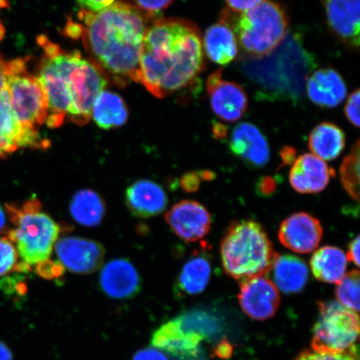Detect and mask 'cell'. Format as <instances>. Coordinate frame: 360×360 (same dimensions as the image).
<instances>
[{"instance_id": "60d3db41", "label": "cell", "mask_w": 360, "mask_h": 360, "mask_svg": "<svg viewBox=\"0 0 360 360\" xmlns=\"http://www.w3.org/2000/svg\"><path fill=\"white\" fill-rule=\"evenodd\" d=\"M8 61L0 56V92L7 88L8 75Z\"/></svg>"}, {"instance_id": "f35d334b", "label": "cell", "mask_w": 360, "mask_h": 360, "mask_svg": "<svg viewBox=\"0 0 360 360\" xmlns=\"http://www.w3.org/2000/svg\"><path fill=\"white\" fill-rule=\"evenodd\" d=\"M181 186L188 192L195 191L200 186V176L197 174H187L181 179Z\"/></svg>"}, {"instance_id": "6da1fadb", "label": "cell", "mask_w": 360, "mask_h": 360, "mask_svg": "<svg viewBox=\"0 0 360 360\" xmlns=\"http://www.w3.org/2000/svg\"><path fill=\"white\" fill-rule=\"evenodd\" d=\"M204 66L202 35L193 22L162 19L147 27L137 82L153 96L164 98L188 87Z\"/></svg>"}, {"instance_id": "2e32d148", "label": "cell", "mask_w": 360, "mask_h": 360, "mask_svg": "<svg viewBox=\"0 0 360 360\" xmlns=\"http://www.w3.org/2000/svg\"><path fill=\"white\" fill-rule=\"evenodd\" d=\"M100 281L102 290L115 300L133 298L141 288L137 269L123 259L110 261L103 268Z\"/></svg>"}, {"instance_id": "3957f363", "label": "cell", "mask_w": 360, "mask_h": 360, "mask_svg": "<svg viewBox=\"0 0 360 360\" xmlns=\"http://www.w3.org/2000/svg\"><path fill=\"white\" fill-rule=\"evenodd\" d=\"M44 56L39 68L40 80L49 96L69 109V119L86 124L96 97L107 84L106 75L78 51L66 52L41 35L38 40Z\"/></svg>"}, {"instance_id": "b9f144b4", "label": "cell", "mask_w": 360, "mask_h": 360, "mask_svg": "<svg viewBox=\"0 0 360 360\" xmlns=\"http://www.w3.org/2000/svg\"><path fill=\"white\" fill-rule=\"evenodd\" d=\"M259 188L261 193L269 195V193H273L276 188V183L271 178H264L261 180Z\"/></svg>"}, {"instance_id": "7402d4cb", "label": "cell", "mask_w": 360, "mask_h": 360, "mask_svg": "<svg viewBox=\"0 0 360 360\" xmlns=\"http://www.w3.org/2000/svg\"><path fill=\"white\" fill-rule=\"evenodd\" d=\"M202 48L211 61L220 65L232 62L238 53L235 33L228 25L219 21L206 30Z\"/></svg>"}, {"instance_id": "8992f818", "label": "cell", "mask_w": 360, "mask_h": 360, "mask_svg": "<svg viewBox=\"0 0 360 360\" xmlns=\"http://www.w3.org/2000/svg\"><path fill=\"white\" fill-rule=\"evenodd\" d=\"M6 207L15 226L8 232L7 237L15 246L22 262L30 266L48 260L60 235V225L40 212L38 200L27 201L20 208L10 205Z\"/></svg>"}, {"instance_id": "603a6c76", "label": "cell", "mask_w": 360, "mask_h": 360, "mask_svg": "<svg viewBox=\"0 0 360 360\" xmlns=\"http://www.w3.org/2000/svg\"><path fill=\"white\" fill-rule=\"evenodd\" d=\"M272 269L276 286L285 294L302 291L308 282L307 265L296 256L278 255Z\"/></svg>"}, {"instance_id": "9c48e42d", "label": "cell", "mask_w": 360, "mask_h": 360, "mask_svg": "<svg viewBox=\"0 0 360 360\" xmlns=\"http://www.w3.org/2000/svg\"><path fill=\"white\" fill-rule=\"evenodd\" d=\"M56 253L63 266L75 274L97 271L105 259V249L96 241L79 237H65L56 243Z\"/></svg>"}, {"instance_id": "7c38bea8", "label": "cell", "mask_w": 360, "mask_h": 360, "mask_svg": "<svg viewBox=\"0 0 360 360\" xmlns=\"http://www.w3.org/2000/svg\"><path fill=\"white\" fill-rule=\"evenodd\" d=\"M211 109L224 121L235 122L240 120L248 109L245 90L236 83L224 81L222 70L211 75L207 80Z\"/></svg>"}, {"instance_id": "e0dca14e", "label": "cell", "mask_w": 360, "mask_h": 360, "mask_svg": "<svg viewBox=\"0 0 360 360\" xmlns=\"http://www.w3.org/2000/svg\"><path fill=\"white\" fill-rule=\"evenodd\" d=\"M199 335L184 330L174 319L162 325L153 334L151 344L174 356L182 359H195L200 353L202 342Z\"/></svg>"}, {"instance_id": "d6a6232c", "label": "cell", "mask_w": 360, "mask_h": 360, "mask_svg": "<svg viewBox=\"0 0 360 360\" xmlns=\"http://www.w3.org/2000/svg\"><path fill=\"white\" fill-rule=\"evenodd\" d=\"M359 89L351 94L346 103L345 112L351 124L355 127H359Z\"/></svg>"}, {"instance_id": "d4e9b609", "label": "cell", "mask_w": 360, "mask_h": 360, "mask_svg": "<svg viewBox=\"0 0 360 360\" xmlns=\"http://www.w3.org/2000/svg\"><path fill=\"white\" fill-rule=\"evenodd\" d=\"M309 147L319 159L335 160L345 147V133L335 124H319L309 134Z\"/></svg>"}, {"instance_id": "d6986e66", "label": "cell", "mask_w": 360, "mask_h": 360, "mask_svg": "<svg viewBox=\"0 0 360 360\" xmlns=\"http://www.w3.org/2000/svg\"><path fill=\"white\" fill-rule=\"evenodd\" d=\"M335 171L325 160L313 154H304L295 160L290 170V181L300 193H316L325 190Z\"/></svg>"}, {"instance_id": "f1b7e54d", "label": "cell", "mask_w": 360, "mask_h": 360, "mask_svg": "<svg viewBox=\"0 0 360 360\" xmlns=\"http://www.w3.org/2000/svg\"><path fill=\"white\" fill-rule=\"evenodd\" d=\"M342 184L354 200H359V141L345 157L340 167Z\"/></svg>"}, {"instance_id": "7bdbcfd3", "label": "cell", "mask_w": 360, "mask_h": 360, "mask_svg": "<svg viewBox=\"0 0 360 360\" xmlns=\"http://www.w3.org/2000/svg\"><path fill=\"white\" fill-rule=\"evenodd\" d=\"M0 360H13L12 351L1 340H0Z\"/></svg>"}, {"instance_id": "cb8c5ba5", "label": "cell", "mask_w": 360, "mask_h": 360, "mask_svg": "<svg viewBox=\"0 0 360 360\" xmlns=\"http://www.w3.org/2000/svg\"><path fill=\"white\" fill-rule=\"evenodd\" d=\"M347 264L348 259L344 251L334 246L321 248L310 259V268L315 278L328 283H339L343 280Z\"/></svg>"}, {"instance_id": "4dcf8cb0", "label": "cell", "mask_w": 360, "mask_h": 360, "mask_svg": "<svg viewBox=\"0 0 360 360\" xmlns=\"http://www.w3.org/2000/svg\"><path fill=\"white\" fill-rule=\"evenodd\" d=\"M18 252L10 238L0 237V277L15 271L18 264Z\"/></svg>"}, {"instance_id": "277c9868", "label": "cell", "mask_w": 360, "mask_h": 360, "mask_svg": "<svg viewBox=\"0 0 360 360\" xmlns=\"http://www.w3.org/2000/svg\"><path fill=\"white\" fill-rule=\"evenodd\" d=\"M220 253L225 273L242 281L265 276L278 256L264 228L250 220L233 223L228 228Z\"/></svg>"}, {"instance_id": "ba28073f", "label": "cell", "mask_w": 360, "mask_h": 360, "mask_svg": "<svg viewBox=\"0 0 360 360\" xmlns=\"http://www.w3.org/2000/svg\"><path fill=\"white\" fill-rule=\"evenodd\" d=\"M319 315L314 328L312 349L342 353L354 347L359 334L357 313L338 301L319 304Z\"/></svg>"}, {"instance_id": "ab89813d", "label": "cell", "mask_w": 360, "mask_h": 360, "mask_svg": "<svg viewBox=\"0 0 360 360\" xmlns=\"http://www.w3.org/2000/svg\"><path fill=\"white\" fill-rule=\"evenodd\" d=\"M359 236H357L349 245V250L347 253V259L352 261L357 267L359 266Z\"/></svg>"}, {"instance_id": "4fadbf2b", "label": "cell", "mask_w": 360, "mask_h": 360, "mask_svg": "<svg viewBox=\"0 0 360 360\" xmlns=\"http://www.w3.org/2000/svg\"><path fill=\"white\" fill-rule=\"evenodd\" d=\"M323 237L321 222L307 213H296L282 222L278 238L287 249L298 254H309L319 246Z\"/></svg>"}, {"instance_id": "f6af8a7d", "label": "cell", "mask_w": 360, "mask_h": 360, "mask_svg": "<svg viewBox=\"0 0 360 360\" xmlns=\"http://www.w3.org/2000/svg\"><path fill=\"white\" fill-rule=\"evenodd\" d=\"M226 129H225V126L218 124L215 125L214 127V137L217 139H222L226 136Z\"/></svg>"}, {"instance_id": "d590c367", "label": "cell", "mask_w": 360, "mask_h": 360, "mask_svg": "<svg viewBox=\"0 0 360 360\" xmlns=\"http://www.w3.org/2000/svg\"><path fill=\"white\" fill-rule=\"evenodd\" d=\"M266 0H225L229 10L235 13H245L249 11Z\"/></svg>"}, {"instance_id": "9a60e30c", "label": "cell", "mask_w": 360, "mask_h": 360, "mask_svg": "<svg viewBox=\"0 0 360 360\" xmlns=\"http://www.w3.org/2000/svg\"><path fill=\"white\" fill-rule=\"evenodd\" d=\"M360 0H323L327 25L345 46L359 48Z\"/></svg>"}, {"instance_id": "7a4b0ae2", "label": "cell", "mask_w": 360, "mask_h": 360, "mask_svg": "<svg viewBox=\"0 0 360 360\" xmlns=\"http://www.w3.org/2000/svg\"><path fill=\"white\" fill-rule=\"evenodd\" d=\"M84 24L69 22L67 34L83 39L94 64L121 84L137 82L139 58L147 30L145 15L138 8L117 2L101 12L83 10Z\"/></svg>"}, {"instance_id": "5b68a950", "label": "cell", "mask_w": 360, "mask_h": 360, "mask_svg": "<svg viewBox=\"0 0 360 360\" xmlns=\"http://www.w3.org/2000/svg\"><path fill=\"white\" fill-rule=\"evenodd\" d=\"M220 21L231 27L243 53L252 58L269 55L287 34L289 17L280 4L264 1L245 13H235L226 8Z\"/></svg>"}, {"instance_id": "ee69618b", "label": "cell", "mask_w": 360, "mask_h": 360, "mask_svg": "<svg viewBox=\"0 0 360 360\" xmlns=\"http://www.w3.org/2000/svg\"><path fill=\"white\" fill-rule=\"evenodd\" d=\"M295 151L294 148H285L282 151L283 160L285 164H290L291 162L295 161Z\"/></svg>"}, {"instance_id": "836d02e7", "label": "cell", "mask_w": 360, "mask_h": 360, "mask_svg": "<svg viewBox=\"0 0 360 360\" xmlns=\"http://www.w3.org/2000/svg\"><path fill=\"white\" fill-rule=\"evenodd\" d=\"M141 10L148 15H155L168 8L174 0H134Z\"/></svg>"}, {"instance_id": "f546056e", "label": "cell", "mask_w": 360, "mask_h": 360, "mask_svg": "<svg viewBox=\"0 0 360 360\" xmlns=\"http://www.w3.org/2000/svg\"><path fill=\"white\" fill-rule=\"evenodd\" d=\"M359 272L352 270L345 274L336 289L338 302L357 314L359 311Z\"/></svg>"}, {"instance_id": "1f68e13d", "label": "cell", "mask_w": 360, "mask_h": 360, "mask_svg": "<svg viewBox=\"0 0 360 360\" xmlns=\"http://www.w3.org/2000/svg\"><path fill=\"white\" fill-rule=\"evenodd\" d=\"M295 360H359L357 346L345 352L330 353L313 349L301 353Z\"/></svg>"}, {"instance_id": "484cf974", "label": "cell", "mask_w": 360, "mask_h": 360, "mask_svg": "<svg viewBox=\"0 0 360 360\" xmlns=\"http://www.w3.org/2000/svg\"><path fill=\"white\" fill-rule=\"evenodd\" d=\"M128 110L123 98L110 91H102L94 102L91 116L98 127H121L128 120Z\"/></svg>"}, {"instance_id": "30bf717a", "label": "cell", "mask_w": 360, "mask_h": 360, "mask_svg": "<svg viewBox=\"0 0 360 360\" xmlns=\"http://www.w3.org/2000/svg\"><path fill=\"white\" fill-rule=\"evenodd\" d=\"M238 297L243 311L255 321L272 318L281 303L277 287L265 276L243 281Z\"/></svg>"}, {"instance_id": "52a82bcc", "label": "cell", "mask_w": 360, "mask_h": 360, "mask_svg": "<svg viewBox=\"0 0 360 360\" xmlns=\"http://www.w3.org/2000/svg\"><path fill=\"white\" fill-rule=\"evenodd\" d=\"M27 58L8 61L7 89L13 112L25 128L36 130L48 117V100L36 76L27 70Z\"/></svg>"}, {"instance_id": "ac0fdd59", "label": "cell", "mask_w": 360, "mask_h": 360, "mask_svg": "<svg viewBox=\"0 0 360 360\" xmlns=\"http://www.w3.org/2000/svg\"><path fill=\"white\" fill-rule=\"evenodd\" d=\"M229 146L233 154L254 167H264L269 163L270 150L267 139L254 124L237 125L233 130Z\"/></svg>"}, {"instance_id": "74e56055", "label": "cell", "mask_w": 360, "mask_h": 360, "mask_svg": "<svg viewBox=\"0 0 360 360\" xmlns=\"http://www.w3.org/2000/svg\"><path fill=\"white\" fill-rule=\"evenodd\" d=\"M133 360H169L165 355L155 348H146L138 351Z\"/></svg>"}, {"instance_id": "ffe728a7", "label": "cell", "mask_w": 360, "mask_h": 360, "mask_svg": "<svg viewBox=\"0 0 360 360\" xmlns=\"http://www.w3.org/2000/svg\"><path fill=\"white\" fill-rule=\"evenodd\" d=\"M167 202L163 188L151 180H139L126 191V204L137 217L150 218L160 214L166 209Z\"/></svg>"}, {"instance_id": "5bb4252c", "label": "cell", "mask_w": 360, "mask_h": 360, "mask_svg": "<svg viewBox=\"0 0 360 360\" xmlns=\"http://www.w3.org/2000/svg\"><path fill=\"white\" fill-rule=\"evenodd\" d=\"M165 220L175 235L186 242L201 240L211 227L209 211L200 202L192 200H183L174 205L166 214Z\"/></svg>"}, {"instance_id": "e575fe53", "label": "cell", "mask_w": 360, "mask_h": 360, "mask_svg": "<svg viewBox=\"0 0 360 360\" xmlns=\"http://www.w3.org/2000/svg\"><path fill=\"white\" fill-rule=\"evenodd\" d=\"M36 270L40 276L45 278L60 277L65 271L64 266L60 263L51 262L49 260L38 264Z\"/></svg>"}, {"instance_id": "bcb514c9", "label": "cell", "mask_w": 360, "mask_h": 360, "mask_svg": "<svg viewBox=\"0 0 360 360\" xmlns=\"http://www.w3.org/2000/svg\"><path fill=\"white\" fill-rule=\"evenodd\" d=\"M6 227V216L1 205H0V233L4 231Z\"/></svg>"}, {"instance_id": "8d00e7d4", "label": "cell", "mask_w": 360, "mask_h": 360, "mask_svg": "<svg viewBox=\"0 0 360 360\" xmlns=\"http://www.w3.org/2000/svg\"><path fill=\"white\" fill-rule=\"evenodd\" d=\"M81 6L93 13L101 12L112 6L115 0H77Z\"/></svg>"}, {"instance_id": "44dd1931", "label": "cell", "mask_w": 360, "mask_h": 360, "mask_svg": "<svg viewBox=\"0 0 360 360\" xmlns=\"http://www.w3.org/2000/svg\"><path fill=\"white\" fill-rule=\"evenodd\" d=\"M307 94L315 105L335 108L347 96V87L336 70L321 69L315 71L308 79Z\"/></svg>"}, {"instance_id": "83f0119b", "label": "cell", "mask_w": 360, "mask_h": 360, "mask_svg": "<svg viewBox=\"0 0 360 360\" xmlns=\"http://www.w3.org/2000/svg\"><path fill=\"white\" fill-rule=\"evenodd\" d=\"M212 268L205 255L195 256L184 264L180 272L177 287L182 294L195 295L206 289L210 280Z\"/></svg>"}, {"instance_id": "8fae6325", "label": "cell", "mask_w": 360, "mask_h": 360, "mask_svg": "<svg viewBox=\"0 0 360 360\" xmlns=\"http://www.w3.org/2000/svg\"><path fill=\"white\" fill-rule=\"evenodd\" d=\"M36 130L26 129L13 112L8 89L0 92V158L4 159L21 148L47 147Z\"/></svg>"}, {"instance_id": "4316f807", "label": "cell", "mask_w": 360, "mask_h": 360, "mask_svg": "<svg viewBox=\"0 0 360 360\" xmlns=\"http://www.w3.org/2000/svg\"><path fill=\"white\" fill-rule=\"evenodd\" d=\"M70 210L75 221L84 227L100 225L106 212L101 196L91 190L76 193L70 202Z\"/></svg>"}]
</instances>
